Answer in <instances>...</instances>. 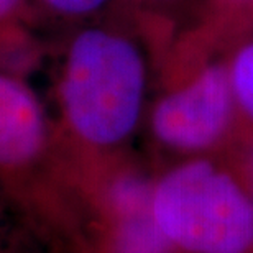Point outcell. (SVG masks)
<instances>
[{
    "instance_id": "277c9868",
    "label": "cell",
    "mask_w": 253,
    "mask_h": 253,
    "mask_svg": "<svg viewBox=\"0 0 253 253\" xmlns=\"http://www.w3.org/2000/svg\"><path fill=\"white\" fill-rule=\"evenodd\" d=\"M237 117L227 63L207 61L155 99L148 126L161 148L191 158L225 143Z\"/></svg>"
},
{
    "instance_id": "7a4b0ae2",
    "label": "cell",
    "mask_w": 253,
    "mask_h": 253,
    "mask_svg": "<svg viewBox=\"0 0 253 253\" xmlns=\"http://www.w3.org/2000/svg\"><path fill=\"white\" fill-rule=\"evenodd\" d=\"M0 189L48 250L61 227L68 179L56 122L28 79L0 71Z\"/></svg>"
},
{
    "instance_id": "8992f818",
    "label": "cell",
    "mask_w": 253,
    "mask_h": 253,
    "mask_svg": "<svg viewBox=\"0 0 253 253\" xmlns=\"http://www.w3.org/2000/svg\"><path fill=\"white\" fill-rule=\"evenodd\" d=\"M237 114L253 126V40L242 43L227 63Z\"/></svg>"
},
{
    "instance_id": "6da1fadb",
    "label": "cell",
    "mask_w": 253,
    "mask_h": 253,
    "mask_svg": "<svg viewBox=\"0 0 253 253\" xmlns=\"http://www.w3.org/2000/svg\"><path fill=\"white\" fill-rule=\"evenodd\" d=\"M148 59L133 35L115 25L78 30L56 79L59 146L81 163L126 153L143 120Z\"/></svg>"
},
{
    "instance_id": "8fae6325",
    "label": "cell",
    "mask_w": 253,
    "mask_h": 253,
    "mask_svg": "<svg viewBox=\"0 0 253 253\" xmlns=\"http://www.w3.org/2000/svg\"><path fill=\"white\" fill-rule=\"evenodd\" d=\"M225 2H230V3H245L249 0H225Z\"/></svg>"
},
{
    "instance_id": "9c48e42d",
    "label": "cell",
    "mask_w": 253,
    "mask_h": 253,
    "mask_svg": "<svg viewBox=\"0 0 253 253\" xmlns=\"http://www.w3.org/2000/svg\"><path fill=\"white\" fill-rule=\"evenodd\" d=\"M232 166H234V169L237 171V174L240 176L242 183H244V186L253 199V143L242 151L240 158Z\"/></svg>"
},
{
    "instance_id": "3957f363",
    "label": "cell",
    "mask_w": 253,
    "mask_h": 253,
    "mask_svg": "<svg viewBox=\"0 0 253 253\" xmlns=\"http://www.w3.org/2000/svg\"><path fill=\"white\" fill-rule=\"evenodd\" d=\"M151 214L178 253H253V199L232 165L191 156L153 176Z\"/></svg>"
},
{
    "instance_id": "ba28073f",
    "label": "cell",
    "mask_w": 253,
    "mask_h": 253,
    "mask_svg": "<svg viewBox=\"0 0 253 253\" xmlns=\"http://www.w3.org/2000/svg\"><path fill=\"white\" fill-rule=\"evenodd\" d=\"M110 0H32L35 12H43L59 18H87L102 12Z\"/></svg>"
},
{
    "instance_id": "5b68a950",
    "label": "cell",
    "mask_w": 253,
    "mask_h": 253,
    "mask_svg": "<svg viewBox=\"0 0 253 253\" xmlns=\"http://www.w3.org/2000/svg\"><path fill=\"white\" fill-rule=\"evenodd\" d=\"M32 0H0V71L28 79L42 59Z\"/></svg>"
},
{
    "instance_id": "30bf717a",
    "label": "cell",
    "mask_w": 253,
    "mask_h": 253,
    "mask_svg": "<svg viewBox=\"0 0 253 253\" xmlns=\"http://www.w3.org/2000/svg\"><path fill=\"white\" fill-rule=\"evenodd\" d=\"M133 3H141V5H150V3H166V2H173V0H130Z\"/></svg>"
},
{
    "instance_id": "7c38bea8",
    "label": "cell",
    "mask_w": 253,
    "mask_h": 253,
    "mask_svg": "<svg viewBox=\"0 0 253 253\" xmlns=\"http://www.w3.org/2000/svg\"><path fill=\"white\" fill-rule=\"evenodd\" d=\"M69 201H71V186H69ZM68 214H69V209H68ZM66 222H68V219H66ZM64 229H66V225H64ZM63 234H64V232H63ZM59 242H61V240H59ZM54 252H56V250H54Z\"/></svg>"
},
{
    "instance_id": "52a82bcc",
    "label": "cell",
    "mask_w": 253,
    "mask_h": 253,
    "mask_svg": "<svg viewBox=\"0 0 253 253\" xmlns=\"http://www.w3.org/2000/svg\"><path fill=\"white\" fill-rule=\"evenodd\" d=\"M33 235L0 189V253H33Z\"/></svg>"
}]
</instances>
